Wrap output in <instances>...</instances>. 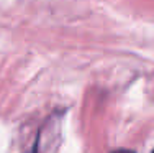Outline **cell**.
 Masks as SVG:
<instances>
[{
	"mask_svg": "<svg viewBox=\"0 0 154 153\" xmlns=\"http://www.w3.org/2000/svg\"><path fill=\"white\" fill-rule=\"evenodd\" d=\"M38 145H39V142H38V138H36V142H35V145H33V148H31L30 153H39L38 151Z\"/></svg>",
	"mask_w": 154,
	"mask_h": 153,
	"instance_id": "cell-2",
	"label": "cell"
},
{
	"mask_svg": "<svg viewBox=\"0 0 154 153\" xmlns=\"http://www.w3.org/2000/svg\"><path fill=\"white\" fill-rule=\"evenodd\" d=\"M110 153H136V151L130 150V148H116V150H112Z\"/></svg>",
	"mask_w": 154,
	"mask_h": 153,
	"instance_id": "cell-1",
	"label": "cell"
},
{
	"mask_svg": "<svg viewBox=\"0 0 154 153\" xmlns=\"http://www.w3.org/2000/svg\"><path fill=\"white\" fill-rule=\"evenodd\" d=\"M151 153H154V148H152V151H151Z\"/></svg>",
	"mask_w": 154,
	"mask_h": 153,
	"instance_id": "cell-3",
	"label": "cell"
}]
</instances>
